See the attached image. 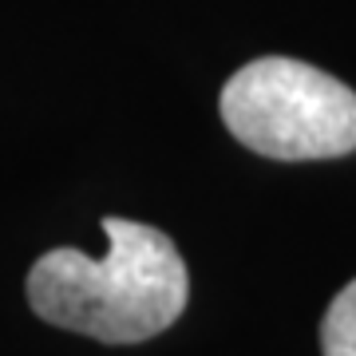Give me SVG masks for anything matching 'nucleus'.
<instances>
[{
    "mask_svg": "<svg viewBox=\"0 0 356 356\" xmlns=\"http://www.w3.org/2000/svg\"><path fill=\"white\" fill-rule=\"evenodd\" d=\"M107 254L48 250L28 269V305L56 329L83 332L103 344H139L182 317L191 277L163 229L103 218Z\"/></svg>",
    "mask_w": 356,
    "mask_h": 356,
    "instance_id": "obj_1",
    "label": "nucleus"
},
{
    "mask_svg": "<svg viewBox=\"0 0 356 356\" xmlns=\"http://www.w3.org/2000/svg\"><path fill=\"white\" fill-rule=\"evenodd\" d=\"M218 111L242 147L277 163L356 151V91L305 60H250L226 79Z\"/></svg>",
    "mask_w": 356,
    "mask_h": 356,
    "instance_id": "obj_2",
    "label": "nucleus"
},
{
    "mask_svg": "<svg viewBox=\"0 0 356 356\" xmlns=\"http://www.w3.org/2000/svg\"><path fill=\"white\" fill-rule=\"evenodd\" d=\"M321 353L325 356H356V277L325 309V321H321Z\"/></svg>",
    "mask_w": 356,
    "mask_h": 356,
    "instance_id": "obj_3",
    "label": "nucleus"
}]
</instances>
